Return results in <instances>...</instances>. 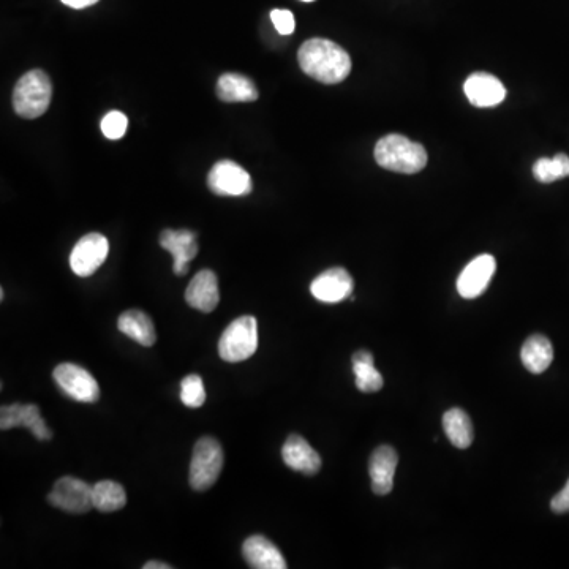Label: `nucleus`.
<instances>
[{
  "label": "nucleus",
  "mask_w": 569,
  "mask_h": 569,
  "mask_svg": "<svg viewBox=\"0 0 569 569\" xmlns=\"http://www.w3.org/2000/svg\"><path fill=\"white\" fill-rule=\"evenodd\" d=\"M15 427H26L40 441H48L53 437L51 430L46 426L45 419L42 418L40 408L34 404H13L2 407L0 410V429L10 430L15 429Z\"/></svg>",
  "instance_id": "10"
},
{
  "label": "nucleus",
  "mask_w": 569,
  "mask_h": 569,
  "mask_svg": "<svg viewBox=\"0 0 569 569\" xmlns=\"http://www.w3.org/2000/svg\"><path fill=\"white\" fill-rule=\"evenodd\" d=\"M245 562L255 569H287L288 563L276 544L261 535L250 536L242 546Z\"/></svg>",
  "instance_id": "17"
},
{
  "label": "nucleus",
  "mask_w": 569,
  "mask_h": 569,
  "mask_svg": "<svg viewBox=\"0 0 569 569\" xmlns=\"http://www.w3.org/2000/svg\"><path fill=\"white\" fill-rule=\"evenodd\" d=\"M271 19L280 35L293 34L296 23L290 10H272Z\"/></svg>",
  "instance_id": "28"
},
{
  "label": "nucleus",
  "mask_w": 569,
  "mask_h": 569,
  "mask_svg": "<svg viewBox=\"0 0 569 569\" xmlns=\"http://www.w3.org/2000/svg\"><path fill=\"white\" fill-rule=\"evenodd\" d=\"M53 84L43 70H31L19 78L13 91V108L19 117L37 119L48 111Z\"/></svg>",
  "instance_id": "3"
},
{
  "label": "nucleus",
  "mask_w": 569,
  "mask_h": 569,
  "mask_svg": "<svg viewBox=\"0 0 569 569\" xmlns=\"http://www.w3.org/2000/svg\"><path fill=\"white\" fill-rule=\"evenodd\" d=\"M522 364L532 374H543L554 361V347L551 340L541 334L528 337L521 351Z\"/></svg>",
  "instance_id": "21"
},
{
  "label": "nucleus",
  "mask_w": 569,
  "mask_h": 569,
  "mask_svg": "<svg viewBox=\"0 0 569 569\" xmlns=\"http://www.w3.org/2000/svg\"><path fill=\"white\" fill-rule=\"evenodd\" d=\"M468 102L476 108H492L505 100L506 89L502 81L489 73H473L464 84Z\"/></svg>",
  "instance_id": "13"
},
{
  "label": "nucleus",
  "mask_w": 569,
  "mask_h": 569,
  "mask_svg": "<svg viewBox=\"0 0 569 569\" xmlns=\"http://www.w3.org/2000/svg\"><path fill=\"white\" fill-rule=\"evenodd\" d=\"M397 462H399V456H397L396 449L392 448V446H380L372 453L369 462V472L374 494H391Z\"/></svg>",
  "instance_id": "16"
},
{
  "label": "nucleus",
  "mask_w": 569,
  "mask_h": 569,
  "mask_svg": "<svg viewBox=\"0 0 569 569\" xmlns=\"http://www.w3.org/2000/svg\"><path fill=\"white\" fill-rule=\"evenodd\" d=\"M208 185L215 195L220 196H244L252 192L250 174L231 160H222L212 166Z\"/></svg>",
  "instance_id": "9"
},
{
  "label": "nucleus",
  "mask_w": 569,
  "mask_h": 569,
  "mask_svg": "<svg viewBox=\"0 0 569 569\" xmlns=\"http://www.w3.org/2000/svg\"><path fill=\"white\" fill-rule=\"evenodd\" d=\"M54 381L65 396L76 402L94 404L100 397L97 380L86 369L72 362H64L54 369Z\"/></svg>",
  "instance_id": "6"
},
{
  "label": "nucleus",
  "mask_w": 569,
  "mask_h": 569,
  "mask_svg": "<svg viewBox=\"0 0 569 569\" xmlns=\"http://www.w3.org/2000/svg\"><path fill=\"white\" fill-rule=\"evenodd\" d=\"M443 429L446 437L456 448L467 449L472 445L475 432H473L472 419L468 418L464 410L453 408L446 411L443 416Z\"/></svg>",
  "instance_id": "22"
},
{
  "label": "nucleus",
  "mask_w": 569,
  "mask_h": 569,
  "mask_svg": "<svg viewBox=\"0 0 569 569\" xmlns=\"http://www.w3.org/2000/svg\"><path fill=\"white\" fill-rule=\"evenodd\" d=\"M117 329L143 347H152L157 340L151 317L138 309H130L122 313L117 320Z\"/></svg>",
  "instance_id": "20"
},
{
  "label": "nucleus",
  "mask_w": 569,
  "mask_h": 569,
  "mask_svg": "<svg viewBox=\"0 0 569 569\" xmlns=\"http://www.w3.org/2000/svg\"><path fill=\"white\" fill-rule=\"evenodd\" d=\"M129 119L121 111H111L102 119V132L108 140H121L127 132Z\"/></svg>",
  "instance_id": "27"
},
{
  "label": "nucleus",
  "mask_w": 569,
  "mask_h": 569,
  "mask_svg": "<svg viewBox=\"0 0 569 569\" xmlns=\"http://www.w3.org/2000/svg\"><path fill=\"white\" fill-rule=\"evenodd\" d=\"M353 372L356 377V388L361 392H377L383 388V377L375 369L374 356L369 351H356L353 355Z\"/></svg>",
  "instance_id": "23"
},
{
  "label": "nucleus",
  "mask_w": 569,
  "mask_h": 569,
  "mask_svg": "<svg viewBox=\"0 0 569 569\" xmlns=\"http://www.w3.org/2000/svg\"><path fill=\"white\" fill-rule=\"evenodd\" d=\"M533 176L536 181L551 184L558 179L569 178V157L566 154H557L554 159H539L533 165Z\"/></svg>",
  "instance_id": "25"
},
{
  "label": "nucleus",
  "mask_w": 569,
  "mask_h": 569,
  "mask_svg": "<svg viewBox=\"0 0 569 569\" xmlns=\"http://www.w3.org/2000/svg\"><path fill=\"white\" fill-rule=\"evenodd\" d=\"M495 258L492 255H479L470 261L467 268L460 272L457 280V291L465 299H475L486 291L490 280L494 277Z\"/></svg>",
  "instance_id": "11"
},
{
  "label": "nucleus",
  "mask_w": 569,
  "mask_h": 569,
  "mask_svg": "<svg viewBox=\"0 0 569 569\" xmlns=\"http://www.w3.org/2000/svg\"><path fill=\"white\" fill-rule=\"evenodd\" d=\"M302 2H315V0H302Z\"/></svg>",
  "instance_id": "32"
},
{
  "label": "nucleus",
  "mask_w": 569,
  "mask_h": 569,
  "mask_svg": "<svg viewBox=\"0 0 569 569\" xmlns=\"http://www.w3.org/2000/svg\"><path fill=\"white\" fill-rule=\"evenodd\" d=\"M61 2L67 7L75 8V10H83V8L97 4L98 0H61Z\"/></svg>",
  "instance_id": "30"
},
{
  "label": "nucleus",
  "mask_w": 569,
  "mask_h": 569,
  "mask_svg": "<svg viewBox=\"0 0 569 569\" xmlns=\"http://www.w3.org/2000/svg\"><path fill=\"white\" fill-rule=\"evenodd\" d=\"M181 400L185 407L200 408L206 402V389L198 375H189L181 383Z\"/></svg>",
  "instance_id": "26"
},
{
  "label": "nucleus",
  "mask_w": 569,
  "mask_h": 569,
  "mask_svg": "<svg viewBox=\"0 0 569 569\" xmlns=\"http://www.w3.org/2000/svg\"><path fill=\"white\" fill-rule=\"evenodd\" d=\"M283 462L304 475H317L321 468L320 454L301 435H291L282 448Z\"/></svg>",
  "instance_id": "18"
},
{
  "label": "nucleus",
  "mask_w": 569,
  "mask_h": 569,
  "mask_svg": "<svg viewBox=\"0 0 569 569\" xmlns=\"http://www.w3.org/2000/svg\"><path fill=\"white\" fill-rule=\"evenodd\" d=\"M160 245L174 258L173 271L176 276L189 272V263L198 255L195 233L189 230H165L160 236Z\"/></svg>",
  "instance_id": "14"
},
{
  "label": "nucleus",
  "mask_w": 569,
  "mask_h": 569,
  "mask_svg": "<svg viewBox=\"0 0 569 569\" xmlns=\"http://www.w3.org/2000/svg\"><path fill=\"white\" fill-rule=\"evenodd\" d=\"M302 72L323 84H339L351 72L350 54L326 38H310L299 48Z\"/></svg>",
  "instance_id": "1"
},
{
  "label": "nucleus",
  "mask_w": 569,
  "mask_h": 569,
  "mask_svg": "<svg viewBox=\"0 0 569 569\" xmlns=\"http://www.w3.org/2000/svg\"><path fill=\"white\" fill-rule=\"evenodd\" d=\"M94 508L102 513H114L124 508L127 503L124 487L114 481H100L92 486Z\"/></svg>",
  "instance_id": "24"
},
{
  "label": "nucleus",
  "mask_w": 569,
  "mask_h": 569,
  "mask_svg": "<svg viewBox=\"0 0 569 569\" xmlns=\"http://www.w3.org/2000/svg\"><path fill=\"white\" fill-rule=\"evenodd\" d=\"M223 468V449L219 441L203 437L196 441L190 462V486L193 490H208L217 483Z\"/></svg>",
  "instance_id": "4"
},
{
  "label": "nucleus",
  "mask_w": 569,
  "mask_h": 569,
  "mask_svg": "<svg viewBox=\"0 0 569 569\" xmlns=\"http://www.w3.org/2000/svg\"><path fill=\"white\" fill-rule=\"evenodd\" d=\"M110 242L100 233H89L76 242L70 253V268L76 276L89 277L105 263Z\"/></svg>",
  "instance_id": "8"
},
{
  "label": "nucleus",
  "mask_w": 569,
  "mask_h": 569,
  "mask_svg": "<svg viewBox=\"0 0 569 569\" xmlns=\"http://www.w3.org/2000/svg\"><path fill=\"white\" fill-rule=\"evenodd\" d=\"M185 301L193 309L211 313L219 306V280L211 269H203L193 277L185 291Z\"/></svg>",
  "instance_id": "15"
},
{
  "label": "nucleus",
  "mask_w": 569,
  "mask_h": 569,
  "mask_svg": "<svg viewBox=\"0 0 569 569\" xmlns=\"http://www.w3.org/2000/svg\"><path fill=\"white\" fill-rule=\"evenodd\" d=\"M258 348V325L250 315L231 321L219 340V355L223 361L242 362L252 358Z\"/></svg>",
  "instance_id": "5"
},
{
  "label": "nucleus",
  "mask_w": 569,
  "mask_h": 569,
  "mask_svg": "<svg viewBox=\"0 0 569 569\" xmlns=\"http://www.w3.org/2000/svg\"><path fill=\"white\" fill-rule=\"evenodd\" d=\"M310 293L318 301L336 304L343 299L351 298L353 279L343 268L328 269L313 280Z\"/></svg>",
  "instance_id": "12"
},
{
  "label": "nucleus",
  "mask_w": 569,
  "mask_h": 569,
  "mask_svg": "<svg viewBox=\"0 0 569 569\" xmlns=\"http://www.w3.org/2000/svg\"><path fill=\"white\" fill-rule=\"evenodd\" d=\"M551 509L555 514H565L569 511V479L560 492L551 500Z\"/></svg>",
  "instance_id": "29"
},
{
  "label": "nucleus",
  "mask_w": 569,
  "mask_h": 569,
  "mask_svg": "<svg viewBox=\"0 0 569 569\" xmlns=\"http://www.w3.org/2000/svg\"><path fill=\"white\" fill-rule=\"evenodd\" d=\"M217 97L225 103H249L258 100L260 92L247 76L225 73L217 83Z\"/></svg>",
  "instance_id": "19"
},
{
  "label": "nucleus",
  "mask_w": 569,
  "mask_h": 569,
  "mask_svg": "<svg viewBox=\"0 0 569 569\" xmlns=\"http://www.w3.org/2000/svg\"><path fill=\"white\" fill-rule=\"evenodd\" d=\"M48 502L65 513L86 514L94 508L92 486L83 479L64 476L49 492Z\"/></svg>",
  "instance_id": "7"
},
{
  "label": "nucleus",
  "mask_w": 569,
  "mask_h": 569,
  "mask_svg": "<svg viewBox=\"0 0 569 569\" xmlns=\"http://www.w3.org/2000/svg\"><path fill=\"white\" fill-rule=\"evenodd\" d=\"M170 565L162 562H149L144 565V569H170Z\"/></svg>",
  "instance_id": "31"
},
{
  "label": "nucleus",
  "mask_w": 569,
  "mask_h": 569,
  "mask_svg": "<svg viewBox=\"0 0 569 569\" xmlns=\"http://www.w3.org/2000/svg\"><path fill=\"white\" fill-rule=\"evenodd\" d=\"M375 160L381 168L394 173L416 174L427 165V152L423 146L408 140L407 136L386 135L375 146Z\"/></svg>",
  "instance_id": "2"
}]
</instances>
